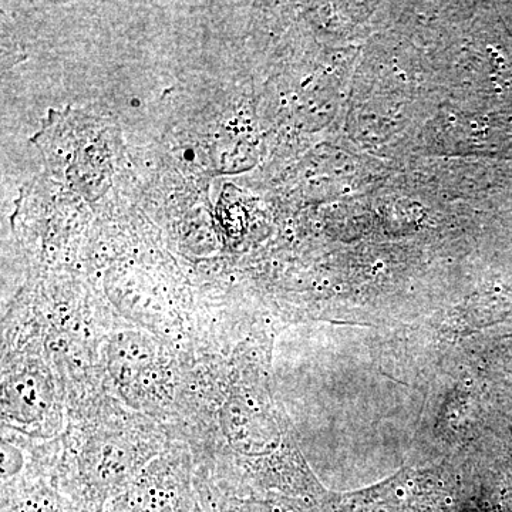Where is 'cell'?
I'll list each match as a JSON object with an SVG mask.
<instances>
[{
  "mask_svg": "<svg viewBox=\"0 0 512 512\" xmlns=\"http://www.w3.org/2000/svg\"><path fill=\"white\" fill-rule=\"evenodd\" d=\"M3 512H77L46 490L16 491L3 503Z\"/></svg>",
  "mask_w": 512,
  "mask_h": 512,
  "instance_id": "cell-1",
  "label": "cell"
}]
</instances>
